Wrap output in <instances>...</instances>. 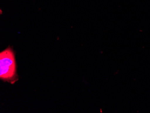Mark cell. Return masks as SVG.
<instances>
[{"label": "cell", "mask_w": 150, "mask_h": 113, "mask_svg": "<svg viewBox=\"0 0 150 113\" xmlns=\"http://www.w3.org/2000/svg\"><path fill=\"white\" fill-rule=\"evenodd\" d=\"M1 79L11 83L18 80L15 54L11 48H7L0 54Z\"/></svg>", "instance_id": "6da1fadb"}]
</instances>
